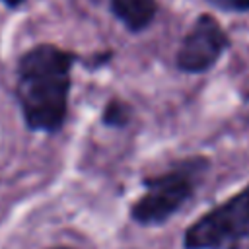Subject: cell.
Segmentation results:
<instances>
[{"instance_id": "obj_1", "label": "cell", "mask_w": 249, "mask_h": 249, "mask_svg": "<svg viewBox=\"0 0 249 249\" xmlns=\"http://www.w3.org/2000/svg\"><path fill=\"white\" fill-rule=\"evenodd\" d=\"M72 64L74 56L54 45H39L21 56L18 68V99L29 128L54 132L62 126Z\"/></svg>"}, {"instance_id": "obj_2", "label": "cell", "mask_w": 249, "mask_h": 249, "mask_svg": "<svg viewBox=\"0 0 249 249\" xmlns=\"http://www.w3.org/2000/svg\"><path fill=\"white\" fill-rule=\"evenodd\" d=\"M204 167V160H191L163 175L146 179V193L134 202L130 216L144 226L169 220L193 196L196 179Z\"/></svg>"}, {"instance_id": "obj_3", "label": "cell", "mask_w": 249, "mask_h": 249, "mask_svg": "<svg viewBox=\"0 0 249 249\" xmlns=\"http://www.w3.org/2000/svg\"><path fill=\"white\" fill-rule=\"evenodd\" d=\"M245 239H249V185L193 222L183 245L185 249H239Z\"/></svg>"}, {"instance_id": "obj_4", "label": "cell", "mask_w": 249, "mask_h": 249, "mask_svg": "<svg viewBox=\"0 0 249 249\" xmlns=\"http://www.w3.org/2000/svg\"><path fill=\"white\" fill-rule=\"evenodd\" d=\"M226 45L228 39L220 23L212 16L202 14L177 51V68L189 74L204 72L220 58Z\"/></svg>"}, {"instance_id": "obj_5", "label": "cell", "mask_w": 249, "mask_h": 249, "mask_svg": "<svg viewBox=\"0 0 249 249\" xmlns=\"http://www.w3.org/2000/svg\"><path fill=\"white\" fill-rule=\"evenodd\" d=\"M115 16L130 29L142 31L148 27L156 16V0H113L111 2Z\"/></svg>"}, {"instance_id": "obj_6", "label": "cell", "mask_w": 249, "mask_h": 249, "mask_svg": "<svg viewBox=\"0 0 249 249\" xmlns=\"http://www.w3.org/2000/svg\"><path fill=\"white\" fill-rule=\"evenodd\" d=\"M126 119H128V107L119 103V101H113L105 111V123L107 124H119L121 126L126 123Z\"/></svg>"}, {"instance_id": "obj_7", "label": "cell", "mask_w": 249, "mask_h": 249, "mask_svg": "<svg viewBox=\"0 0 249 249\" xmlns=\"http://www.w3.org/2000/svg\"><path fill=\"white\" fill-rule=\"evenodd\" d=\"M218 10L224 12H247L249 10V0H206Z\"/></svg>"}, {"instance_id": "obj_8", "label": "cell", "mask_w": 249, "mask_h": 249, "mask_svg": "<svg viewBox=\"0 0 249 249\" xmlns=\"http://www.w3.org/2000/svg\"><path fill=\"white\" fill-rule=\"evenodd\" d=\"M4 4H8V6H18V4H21L23 0H2Z\"/></svg>"}, {"instance_id": "obj_9", "label": "cell", "mask_w": 249, "mask_h": 249, "mask_svg": "<svg viewBox=\"0 0 249 249\" xmlns=\"http://www.w3.org/2000/svg\"><path fill=\"white\" fill-rule=\"evenodd\" d=\"M51 249H70V247H51Z\"/></svg>"}]
</instances>
